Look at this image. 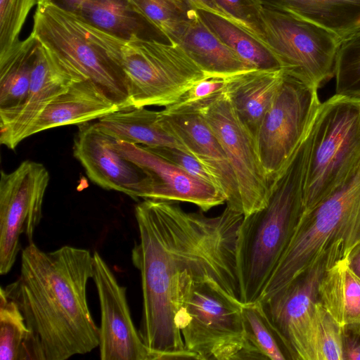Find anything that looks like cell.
Segmentation results:
<instances>
[{
  "mask_svg": "<svg viewBox=\"0 0 360 360\" xmlns=\"http://www.w3.org/2000/svg\"><path fill=\"white\" fill-rule=\"evenodd\" d=\"M189 8H193L198 11H204L214 14L224 18L232 24L240 28L239 23L226 13L214 0H179Z\"/></svg>",
  "mask_w": 360,
  "mask_h": 360,
  "instance_id": "37",
  "label": "cell"
},
{
  "mask_svg": "<svg viewBox=\"0 0 360 360\" xmlns=\"http://www.w3.org/2000/svg\"><path fill=\"white\" fill-rule=\"evenodd\" d=\"M117 110L118 105L96 83L77 81L48 104L27 130L26 138L49 129L86 123Z\"/></svg>",
  "mask_w": 360,
  "mask_h": 360,
  "instance_id": "19",
  "label": "cell"
},
{
  "mask_svg": "<svg viewBox=\"0 0 360 360\" xmlns=\"http://www.w3.org/2000/svg\"><path fill=\"white\" fill-rule=\"evenodd\" d=\"M349 328V329L352 330L353 331H354L355 333L360 335V326L352 327V328Z\"/></svg>",
  "mask_w": 360,
  "mask_h": 360,
  "instance_id": "40",
  "label": "cell"
},
{
  "mask_svg": "<svg viewBox=\"0 0 360 360\" xmlns=\"http://www.w3.org/2000/svg\"><path fill=\"white\" fill-rule=\"evenodd\" d=\"M335 77L336 94L360 97V27L342 40Z\"/></svg>",
  "mask_w": 360,
  "mask_h": 360,
  "instance_id": "32",
  "label": "cell"
},
{
  "mask_svg": "<svg viewBox=\"0 0 360 360\" xmlns=\"http://www.w3.org/2000/svg\"><path fill=\"white\" fill-rule=\"evenodd\" d=\"M0 360H44L17 303L1 288Z\"/></svg>",
  "mask_w": 360,
  "mask_h": 360,
  "instance_id": "28",
  "label": "cell"
},
{
  "mask_svg": "<svg viewBox=\"0 0 360 360\" xmlns=\"http://www.w3.org/2000/svg\"><path fill=\"white\" fill-rule=\"evenodd\" d=\"M280 11L315 23L341 41L360 27V0H273Z\"/></svg>",
  "mask_w": 360,
  "mask_h": 360,
  "instance_id": "26",
  "label": "cell"
},
{
  "mask_svg": "<svg viewBox=\"0 0 360 360\" xmlns=\"http://www.w3.org/2000/svg\"><path fill=\"white\" fill-rule=\"evenodd\" d=\"M31 34L65 70L96 83L121 110L131 109L121 66L91 38L84 22L53 0H40Z\"/></svg>",
  "mask_w": 360,
  "mask_h": 360,
  "instance_id": "8",
  "label": "cell"
},
{
  "mask_svg": "<svg viewBox=\"0 0 360 360\" xmlns=\"http://www.w3.org/2000/svg\"><path fill=\"white\" fill-rule=\"evenodd\" d=\"M37 44L30 34L0 60V127L16 115L26 100Z\"/></svg>",
  "mask_w": 360,
  "mask_h": 360,
  "instance_id": "25",
  "label": "cell"
},
{
  "mask_svg": "<svg viewBox=\"0 0 360 360\" xmlns=\"http://www.w3.org/2000/svg\"><path fill=\"white\" fill-rule=\"evenodd\" d=\"M229 76L207 75L188 89L176 103L165 108L162 111L166 113L200 112L226 92Z\"/></svg>",
  "mask_w": 360,
  "mask_h": 360,
  "instance_id": "33",
  "label": "cell"
},
{
  "mask_svg": "<svg viewBox=\"0 0 360 360\" xmlns=\"http://www.w3.org/2000/svg\"><path fill=\"white\" fill-rule=\"evenodd\" d=\"M80 79L61 68L38 42L26 100L16 115L0 127V143L13 150L48 104Z\"/></svg>",
  "mask_w": 360,
  "mask_h": 360,
  "instance_id": "18",
  "label": "cell"
},
{
  "mask_svg": "<svg viewBox=\"0 0 360 360\" xmlns=\"http://www.w3.org/2000/svg\"><path fill=\"white\" fill-rule=\"evenodd\" d=\"M199 13L210 28L251 68H281L272 53L243 30L214 14Z\"/></svg>",
  "mask_w": 360,
  "mask_h": 360,
  "instance_id": "30",
  "label": "cell"
},
{
  "mask_svg": "<svg viewBox=\"0 0 360 360\" xmlns=\"http://www.w3.org/2000/svg\"><path fill=\"white\" fill-rule=\"evenodd\" d=\"M325 271L323 259L285 287L259 301L292 360H298L314 305L319 300V284Z\"/></svg>",
  "mask_w": 360,
  "mask_h": 360,
  "instance_id": "16",
  "label": "cell"
},
{
  "mask_svg": "<svg viewBox=\"0 0 360 360\" xmlns=\"http://www.w3.org/2000/svg\"><path fill=\"white\" fill-rule=\"evenodd\" d=\"M175 1H176L178 4L182 5V6H184L186 7H187L186 5H184L183 3H181V1H179V0H174Z\"/></svg>",
  "mask_w": 360,
  "mask_h": 360,
  "instance_id": "41",
  "label": "cell"
},
{
  "mask_svg": "<svg viewBox=\"0 0 360 360\" xmlns=\"http://www.w3.org/2000/svg\"><path fill=\"white\" fill-rule=\"evenodd\" d=\"M94 256L69 245L51 252L29 242L21 253L20 274L2 289L19 307L44 360H65L99 345V327L91 316L86 285Z\"/></svg>",
  "mask_w": 360,
  "mask_h": 360,
  "instance_id": "2",
  "label": "cell"
},
{
  "mask_svg": "<svg viewBox=\"0 0 360 360\" xmlns=\"http://www.w3.org/2000/svg\"><path fill=\"white\" fill-rule=\"evenodd\" d=\"M360 247V160L345 181L302 212L263 292L268 297L325 259L326 269Z\"/></svg>",
  "mask_w": 360,
  "mask_h": 360,
  "instance_id": "4",
  "label": "cell"
},
{
  "mask_svg": "<svg viewBox=\"0 0 360 360\" xmlns=\"http://www.w3.org/2000/svg\"><path fill=\"white\" fill-rule=\"evenodd\" d=\"M161 120L186 151L216 178L226 197V206L243 214L234 173L219 140L201 113H166L161 110Z\"/></svg>",
  "mask_w": 360,
  "mask_h": 360,
  "instance_id": "17",
  "label": "cell"
},
{
  "mask_svg": "<svg viewBox=\"0 0 360 360\" xmlns=\"http://www.w3.org/2000/svg\"><path fill=\"white\" fill-rule=\"evenodd\" d=\"M177 43L210 75L229 76L252 69L210 28L195 9L186 10Z\"/></svg>",
  "mask_w": 360,
  "mask_h": 360,
  "instance_id": "21",
  "label": "cell"
},
{
  "mask_svg": "<svg viewBox=\"0 0 360 360\" xmlns=\"http://www.w3.org/2000/svg\"><path fill=\"white\" fill-rule=\"evenodd\" d=\"M268 49L288 75L317 89L335 77L341 39L311 22L282 11L255 8Z\"/></svg>",
  "mask_w": 360,
  "mask_h": 360,
  "instance_id": "9",
  "label": "cell"
},
{
  "mask_svg": "<svg viewBox=\"0 0 360 360\" xmlns=\"http://www.w3.org/2000/svg\"><path fill=\"white\" fill-rule=\"evenodd\" d=\"M308 133L285 171L272 185L266 205L244 217L240 225L236 262L243 304L261 299L303 212Z\"/></svg>",
  "mask_w": 360,
  "mask_h": 360,
  "instance_id": "3",
  "label": "cell"
},
{
  "mask_svg": "<svg viewBox=\"0 0 360 360\" xmlns=\"http://www.w3.org/2000/svg\"><path fill=\"white\" fill-rule=\"evenodd\" d=\"M148 23L169 42H177L185 20L187 7L174 0H129Z\"/></svg>",
  "mask_w": 360,
  "mask_h": 360,
  "instance_id": "31",
  "label": "cell"
},
{
  "mask_svg": "<svg viewBox=\"0 0 360 360\" xmlns=\"http://www.w3.org/2000/svg\"><path fill=\"white\" fill-rule=\"evenodd\" d=\"M203 212L150 199L135 207L139 240L131 260L140 272L143 294L139 333L154 360L195 359L185 350L174 320L183 273L215 281L233 302L243 304L236 243L244 215L228 206L215 217Z\"/></svg>",
  "mask_w": 360,
  "mask_h": 360,
  "instance_id": "1",
  "label": "cell"
},
{
  "mask_svg": "<svg viewBox=\"0 0 360 360\" xmlns=\"http://www.w3.org/2000/svg\"><path fill=\"white\" fill-rule=\"evenodd\" d=\"M201 115L219 140L234 173L244 217L264 207L271 187L257 151L255 138L242 123L226 93Z\"/></svg>",
  "mask_w": 360,
  "mask_h": 360,
  "instance_id": "12",
  "label": "cell"
},
{
  "mask_svg": "<svg viewBox=\"0 0 360 360\" xmlns=\"http://www.w3.org/2000/svg\"><path fill=\"white\" fill-rule=\"evenodd\" d=\"M226 13L235 19L245 32L250 35L266 49L262 32L255 22L252 20L247 10L246 3H256L259 0H214Z\"/></svg>",
  "mask_w": 360,
  "mask_h": 360,
  "instance_id": "36",
  "label": "cell"
},
{
  "mask_svg": "<svg viewBox=\"0 0 360 360\" xmlns=\"http://www.w3.org/2000/svg\"><path fill=\"white\" fill-rule=\"evenodd\" d=\"M40 0H0V60L20 42L19 36L32 8Z\"/></svg>",
  "mask_w": 360,
  "mask_h": 360,
  "instance_id": "34",
  "label": "cell"
},
{
  "mask_svg": "<svg viewBox=\"0 0 360 360\" xmlns=\"http://www.w3.org/2000/svg\"><path fill=\"white\" fill-rule=\"evenodd\" d=\"M93 40L122 68L131 108L168 107L210 75L177 42L133 36L124 39L86 22Z\"/></svg>",
  "mask_w": 360,
  "mask_h": 360,
  "instance_id": "5",
  "label": "cell"
},
{
  "mask_svg": "<svg viewBox=\"0 0 360 360\" xmlns=\"http://www.w3.org/2000/svg\"><path fill=\"white\" fill-rule=\"evenodd\" d=\"M285 76L281 68H252L229 76L226 94L254 138Z\"/></svg>",
  "mask_w": 360,
  "mask_h": 360,
  "instance_id": "20",
  "label": "cell"
},
{
  "mask_svg": "<svg viewBox=\"0 0 360 360\" xmlns=\"http://www.w3.org/2000/svg\"><path fill=\"white\" fill-rule=\"evenodd\" d=\"M241 313L245 336L242 359H292L284 341L259 301L242 304Z\"/></svg>",
  "mask_w": 360,
  "mask_h": 360,
  "instance_id": "27",
  "label": "cell"
},
{
  "mask_svg": "<svg viewBox=\"0 0 360 360\" xmlns=\"http://www.w3.org/2000/svg\"><path fill=\"white\" fill-rule=\"evenodd\" d=\"M113 144L118 153L149 179L146 199L189 202L204 212L226 203L220 189L192 176L146 146L116 140Z\"/></svg>",
  "mask_w": 360,
  "mask_h": 360,
  "instance_id": "15",
  "label": "cell"
},
{
  "mask_svg": "<svg viewBox=\"0 0 360 360\" xmlns=\"http://www.w3.org/2000/svg\"><path fill=\"white\" fill-rule=\"evenodd\" d=\"M317 91L286 74L260 124L255 141L271 188L310 129L321 103Z\"/></svg>",
  "mask_w": 360,
  "mask_h": 360,
  "instance_id": "10",
  "label": "cell"
},
{
  "mask_svg": "<svg viewBox=\"0 0 360 360\" xmlns=\"http://www.w3.org/2000/svg\"><path fill=\"white\" fill-rule=\"evenodd\" d=\"M50 181L49 172L39 162L25 160L0 178V274L12 269L24 233L29 242L42 217V205Z\"/></svg>",
  "mask_w": 360,
  "mask_h": 360,
  "instance_id": "11",
  "label": "cell"
},
{
  "mask_svg": "<svg viewBox=\"0 0 360 360\" xmlns=\"http://www.w3.org/2000/svg\"><path fill=\"white\" fill-rule=\"evenodd\" d=\"M318 299L343 328L360 326V277L349 258L326 269L318 288Z\"/></svg>",
  "mask_w": 360,
  "mask_h": 360,
  "instance_id": "23",
  "label": "cell"
},
{
  "mask_svg": "<svg viewBox=\"0 0 360 360\" xmlns=\"http://www.w3.org/2000/svg\"><path fill=\"white\" fill-rule=\"evenodd\" d=\"M115 139L95 124H81L75 140L74 155L88 177L106 190L124 193L134 200L146 199L150 182L146 174L114 147Z\"/></svg>",
  "mask_w": 360,
  "mask_h": 360,
  "instance_id": "14",
  "label": "cell"
},
{
  "mask_svg": "<svg viewBox=\"0 0 360 360\" xmlns=\"http://www.w3.org/2000/svg\"><path fill=\"white\" fill-rule=\"evenodd\" d=\"M94 124L116 141L150 148H176L186 151L183 144L162 124L161 111L148 110L146 107L117 110L99 118Z\"/></svg>",
  "mask_w": 360,
  "mask_h": 360,
  "instance_id": "22",
  "label": "cell"
},
{
  "mask_svg": "<svg viewBox=\"0 0 360 360\" xmlns=\"http://www.w3.org/2000/svg\"><path fill=\"white\" fill-rule=\"evenodd\" d=\"M241 307L215 281L183 273L174 320L185 350L200 360L242 359L245 336Z\"/></svg>",
  "mask_w": 360,
  "mask_h": 360,
  "instance_id": "6",
  "label": "cell"
},
{
  "mask_svg": "<svg viewBox=\"0 0 360 360\" xmlns=\"http://www.w3.org/2000/svg\"><path fill=\"white\" fill-rule=\"evenodd\" d=\"M349 260L352 270L360 277V247L353 252Z\"/></svg>",
  "mask_w": 360,
  "mask_h": 360,
  "instance_id": "39",
  "label": "cell"
},
{
  "mask_svg": "<svg viewBox=\"0 0 360 360\" xmlns=\"http://www.w3.org/2000/svg\"><path fill=\"white\" fill-rule=\"evenodd\" d=\"M360 160V97L335 94L321 103L309 130L303 212L314 208Z\"/></svg>",
  "mask_w": 360,
  "mask_h": 360,
  "instance_id": "7",
  "label": "cell"
},
{
  "mask_svg": "<svg viewBox=\"0 0 360 360\" xmlns=\"http://www.w3.org/2000/svg\"><path fill=\"white\" fill-rule=\"evenodd\" d=\"M342 351L344 360H360V335L344 328Z\"/></svg>",
  "mask_w": 360,
  "mask_h": 360,
  "instance_id": "38",
  "label": "cell"
},
{
  "mask_svg": "<svg viewBox=\"0 0 360 360\" xmlns=\"http://www.w3.org/2000/svg\"><path fill=\"white\" fill-rule=\"evenodd\" d=\"M146 148L175 165L192 176L214 186L221 190L217 180L212 174L188 152L172 147Z\"/></svg>",
  "mask_w": 360,
  "mask_h": 360,
  "instance_id": "35",
  "label": "cell"
},
{
  "mask_svg": "<svg viewBox=\"0 0 360 360\" xmlns=\"http://www.w3.org/2000/svg\"><path fill=\"white\" fill-rule=\"evenodd\" d=\"M53 1L86 23L124 39L142 37L148 22L129 0Z\"/></svg>",
  "mask_w": 360,
  "mask_h": 360,
  "instance_id": "24",
  "label": "cell"
},
{
  "mask_svg": "<svg viewBox=\"0 0 360 360\" xmlns=\"http://www.w3.org/2000/svg\"><path fill=\"white\" fill-rule=\"evenodd\" d=\"M94 256V280L101 309L99 354L101 360H153L136 328L127 300V288L120 284L101 255Z\"/></svg>",
  "mask_w": 360,
  "mask_h": 360,
  "instance_id": "13",
  "label": "cell"
},
{
  "mask_svg": "<svg viewBox=\"0 0 360 360\" xmlns=\"http://www.w3.org/2000/svg\"><path fill=\"white\" fill-rule=\"evenodd\" d=\"M343 330L321 303L316 301L298 360H344Z\"/></svg>",
  "mask_w": 360,
  "mask_h": 360,
  "instance_id": "29",
  "label": "cell"
}]
</instances>
